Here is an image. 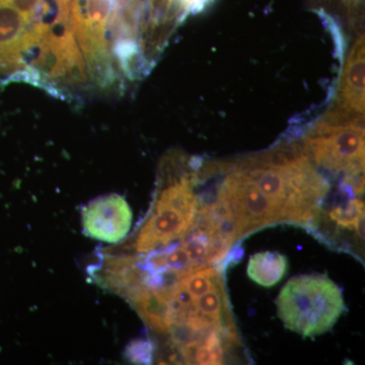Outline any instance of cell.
<instances>
[{
	"label": "cell",
	"instance_id": "obj_5",
	"mask_svg": "<svg viewBox=\"0 0 365 365\" xmlns=\"http://www.w3.org/2000/svg\"><path fill=\"white\" fill-rule=\"evenodd\" d=\"M216 198L230 209L237 241L259 228L283 222L278 208L237 165L227 167Z\"/></svg>",
	"mask_w": 365,
	"mask_h": 365
},
{
	"label": "cell",
	"instance_id": "obj_2",
	"mask_svg": "<svg viewBox=\"0 0 365 365\" xmlns=\"http://www.w3.org/2000/svg\"><path fill=\"white\" fill-rule=\"evenodd\" d=\"M276 306L288 330L304 338L328 332L345 312L342 292L325 275L292 278L278 295Z\"/></svg>",
	"mask_w": 365,
	"mask_h": 365
},
{
	"label": "cell",
	"instance_id": "obj_7",
	"mask_svg": "<svg viewBox=\"0 0 365 365\" xmlns=\"http://www.w3.org/2000/svg\"><path fill=\"white\" fill-rule=\"evenodd\" d=\"M364 36H359L346 60L337 91V109L354 115H364L365 76Z\"/></svg>",
	"mask_w": 365,
	"mask_h": 365
},
{
	"label": "cell",
	"instance_id": "obj_1",
	"mask_svg": "<svg viewBox=\"0 0 365 365\" xmlns=\"http://www.w3.org/2000/svg\"><path fill=\"white\" fill-rule=\"evenodd\" d=\"M278 208L283 222L309 223L321 212L330 184L299 145L235 163Z\"/></svg>",
	"mask_w": 365,
	"mask_h": 365
},
{
	"label": "cell",
	"instance_id": "obj_11",
	"mask_svg": "<svg viewBox=\"0 0 365 365\" xmlns=\"http://www.w3.org/2000/svg\"><path fill=\"white\" fill-rule=\"evenodd\" d=\"M343 1L347 2V4H350V2L352 1V0H343Z\"/></svg>",
	"mask_w": 365,
	"mask_h": 365
},
{
	"label": "cell",
	"instance_id": "obj_4",
	"mask_svg": "<svg viewBox=\"0 0 365 365\" xmlns=\"http://www.w3.org/2000/svg\"><path fill=\"white\" fill-rule=\"evenodd\" d=\"M304 148L312 162L331 172L364 170V115L331 110L304 136Z\"/></svg>",
	"mask_w": 365,
	"mask_h": 365
},
{
	"label": "cell",
	"instance_id": "obj_10",
	"mask_svg": "<svg viewBox=\"0 0 365 365\" xmlns=\"http://www.w3.org/2000/svg\"><path fill=\"white\" fill-rule=\"evenodd\" d=\"M153 350L150 341L136 340L127 349V356L134 364H148L153 360Z\"/></svg>",
	"mask_w": 365,
	"mask_h": 365
},
{
	"label": "cell",
	"instance_id": "obj_8",
	"mask_svg": "<svg viewBox=\"0 0 365 365\" xmlns=\"http://www.w3.org/2000/svg\"><path fill=\"white\" fill-rule=\"evenodd\" d=\"M288 261L277 252H261L250 258L247 273L250 279L263 287H272L287 275Z\"/></svg>",
	"mask_w": 365,
	"mask_h": 365
},
{
	"label": "cell",
	"instance_id": "obj_6",
	"mask_svg": "<svg viewBox=\"0 0 365 365\" xmlns=\"http://www.w3.org/2000/svg\"><path fill=\"white\" fill-rule=\"evenodd\" d=\"M132 210L123 197L110 194L91 201L83 210V232L97 241L116 244L130 232Z\"/></svg>",
	"mask_w": 365,
	"mask_h": 365
},
{
	"label": "cell",
	"instance_id": "obj_9",
	"mask_svg": "<svg viewBox=\"0 0 365 365\" xmlns=\"http://www.w3.org/2000/svg\"><path fill=\"white\" fill-rule=\"evenodd\" d=\"M329 217L338 227L359 232L364 240V203L359 199H351L346 205L333 208Z\"/></svg>",
	"mask_w": 365,
	"mask_h": 365
},
{
	"label": "cell",
	"instance_id": "obj_3",
	"mask_svg": "<svg viewBox=\"0 0 365 365\" xmlns=\"http://www.w3.org/2000/svg\"><path fill=\"white\" fill-rule=\"evenodd\" d=\"M197 173H184L173 178L158 193L150 216L144 222L134 248L138 253H150L181 240L193 230L200 199L195 192Z\"/></svg>",
	"mask_w": 365,
	"mask_h": 365
}]
</instances>
